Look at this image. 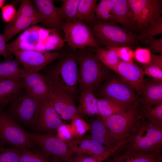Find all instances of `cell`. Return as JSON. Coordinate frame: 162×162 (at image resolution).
Here are the masks:
<instances>
[{
	"label": "cell",
	"mask_w": 162,
	"mask_h": 162,
	"mask_svg": "<svg viewBox=\"0 0 162 162\" xmlns=\"http://www.w3.org/2000/svg\"><path fill=\"white\" fill-rule=\"evenodd\" d=\"M65 42L55 30L33 26L6 46L11 53L18 50L50 51L61 49Z\"/></svg>",
	"instance_id": "cell-1"
},
{
	"label": "cell",
	"mask_w": 162,
	"mask_h": 162,
	"mask_svg": "<svg viewBox=\"0 0 162 162\" xmlns=\"http://www.w3.org/2000/svg\"><path fill=\"white\" fill-rule=\"evenodd\" d=\"M79 50L78 85L81 92L88 89L94 91L110 76L109 68L97 59L92 50L86 48Z\"/></svg>",
	"instance_id": "cell-2"
},
{
	"label": "cell",
	"mask_w": 162,
	"mask_h": 162,
	"mask_svg": "<svg viewBox=\"0 0 162 162\" xmlns=\"http://www.w3.org/2000/svg\"><path fill=\"white\" fill-rule=\"evenodd\" d=\"M128 150L142 151H162V125L141 117L125 144Z\"/></svg>",
	"instance_id": "cell-3"
},
{
	"label": "cell",
	"mask_w": 162,
	"mask_h": 162,
	"mask_svg": "<svg viewBox=\"0 0 162 162\" xmlns=\"http://www.w3.org/2000/svg\"><path fill=\"white\" fill-rule=\"evenodd\" d=\"M100 98L111 101L126 110L140 107V98L129 84L119 76H110L98 88Z\"/></svg>",
	"instance_id": "cell-4"
},
{
	"label": "cell",
	"mask_w": 162,
	"mask_h": 162,
	"mask_svg": "<svg viewBox=\"0 0 162 162\" xmlns=\"http://www.w3.org/2000/svg\"><path fill=\"white\" fill-rule=\"evenodd\" d=\"M91 30L99 46L107 49L135 45L139 41L137 35L114 22L100 21L95 22Z\"/></svg>",
	"instance_id": "cell-5"
},
{
	"label": "cell",
	"mask_w": 162,
	"mask_h": 162,
	"mask_svg": "<svg viewBox=\"0 0 162 162\" xmlns=\"http://www.w3.org/2000/svg\"><path fill=\"white\" fill-rule=\"evenodd\" d=\"M49 80L55 86L74 97L78 85L77 54L66 55L61 58L52 71Z\"/></svg>",
	"instance_id": "cell-6"
},
{
	"label": "cell",
	"mask_w": 162,
	"mask_h": 162,
	"mask_svg": "<svg viewBox=\"0 0 162 162\" xmlns=\"http://www.w3.org/2000/svg\"><path fill=\"white\" fill-rule=\"evenodd\" d=\"M0 143L21 148L32 149L34 146L29 133L18 125L9 115L1 109Z\"/></svg>",
	"instance_id": "cell-7"
},
{
	"label": "cell",
	"mask_w": 162,
	"mask_h": 162,
	"mask_svg": "<svg viewBox=\"0 0 162 162\" xmlns=\"http://www.w3.org/2000/svg\"><path fill=\"white\" fill-rule=\"evenodd\" d=\"M140 117L139 107L102 118L106 128L118 143L127 140Z\"/></svg>",
	"instance_id": "cell-8"
},
{
	"label": "cell",
	"mask_w": 162,
	"mask_h": 162,
	"mask_svg": "<svg viewBox=\"0 0 162 162\" xmlns=\"http://www.w3.org/2000/svg\"><path fill=\"white\" fill-rule=\"evenodd\" d=\"M62 29L64 34L65 42L72 50H81L88 47H100L91 29L82 21L75 20L63 23Z\"/></svg>",
	"instance_id": "cell-9"
},
{
	"label": "cell",
	"mask_w": 162,
	"mask_h": 162,
	"mask_svg": "<svg viewBox=\"0 0 162 162\" xmlns=\"http://www.w3.org/2000/svg\"><path fill=\"white\" fill-rule=\"evenodd\" d=\"M29 133L32 141L39 146L44 153L58 158L63 162H69L73 153L68 143L59 138L52 132Z\"/></svg>",
	"instance_id": "cell-10"
},
{
	"label": "cell",
	"mask_w": 162,
	"mask_h": 162,
	"mask_svg": "<svg viewBox=\"0 0 162 162\" xmlns=\"http://www.w3.org/2000/svg\"><path fill=\"white\" fill-rule=\"evenodd\" d=\"M41 101L26 90L24 92L22 91L10 103V116L14 120L33 126L37 116Z\"/></svg>",
	"instance_id": "cell-11"
},
{
	"label": "cell",
	"mask_w": 162,
	"mask_h": 162,
	"mask_svg": "<svg viewBox=\"0 0 162 162\" xmlns=\"http://www.w3.org/2000/svg\"><path fill=\"white\" fill-rule=\"evenodd\" d=\"M25 72L38 71L61 56L60 52L18 50L12 53Z\"/></svg>",
	"instance_id": "cell-12"
},
{
	"label": "cell",
	"mask_w": 162,
	"mask_h": 162,
	"mask_svg": "<svg viewBox=\"0 0 162 162\" xmlns=\"http://www.w3.org/2000/svg\"><path fill=\"white\" fill-rule=\"evenodd\" d=\"M48 80L49 91L48 98L61 118L64 120H71L80 117L73 97L55 86Z\"/></svg>",
	"instance_id": "cell-13"
},
{
	"label": "cell",
	"mask_w": 162,
	"mask_h": 162,
	"mask_svg": "<svg viewBox=\"0 0 162 162\" xmlns=\"http://www.w3.org/2000/svg\"><path fill=\"white\" fill-rule=\"evenodd\" d=\"M64 123L48 98L41 101L37 116L33 126L34 129L42 133L53 132Z\"/></svg>",
	"instance_id": "cell-14"
},
{
	"label": "cell",
	"mask_w": 162,
	"mask_h": 162,
	"mask_svg": "<svg viewBox=\"0 0 162 162\" xmlns=\"http://www.w3.org/2000/svg\"><path fill=\"white\" fill-rule=\"evenodd\" d=\"M113 71L131 86L138 95H141L145 74L142 69L134 62L120 60Z\"/></svg>",
	"instance_id": "cell-15"
},
{
	"label": "cell",
	"mask_w": 162,
	"mask_h": 162,
	"mask_svg": "<svg viewBox=\"0 0 162 162\" xmlns=\"http://www.w3.org/2000/svg\"><path fill=\"white\" fill-rule=\"evenodd\" d=\"M123 146L107 158L106 162H162L161 151H134L126 147L122 149Z\"/></svg>",
	"instance_id": "cell-16"
},
{
	"label": "cell",
	"mask_w": 162,
	"mask_h": 162,
	"mask_svg": "<svg viewBox=\"0 0 162 162\" xmlns=\"http://www.w3.org/2000/svg\"><path fill=\"white\" fill-rule=\"evenodd\" d=\"M22 83L23 89L35 98L40 100L48 98L49 91L48 79L38 72H25Z\"/></svg>",
	"instance_id": "cell-17"
},
{
	"label": "cell",
	"mask_w": 162,
	"mask_h": 162,
	"mask_svg": "<svg viewBox=\"0 0 162 162\" xmlns=\"http://www.w3.org/2000/svg\"><path fill=\"white\" fill-rule=\"evenodd\" d=\"M37 9L42 18L43 24L46 28L56 31L59 34L64 23L58 12L57 7L51 0H34ZM60 35V34H59Z\"/></svg>",
	"instance_id": "cell-18"
},
{
	"label": "cell",
	"mask_w": 162,
	"mask_h": 162,
	"mask_svg": "<svg viewBox=\"0 0 162 162\" xmlns=\"http://www.w3.org/2000/svg\"><path fill=\"white\" fill-rule=\"evenodd\" d=\"M140 98L142 108L152 107L162 103V80L152 78H144L143 86Z\"/></svg>",
	"instance_id": "cell-19"
},
{
	"label": "cell",
	"mask_w": 162,
	"mask_h": 162,
	"mask_svg": "<svg viewBox=\"0 0 162 162\" xmlns=\"http://www.w3.org/2000/svg\"><path fill=\"white\" fill-rule=\"evenodd\" d=\"M73 153L97 157L103 155L108 149L94 140L91 136L74 138L67 142Z\"/></svg>",
	"instance_id": "cell-20"
},
{
	"label": "cell",
	"mask_w": 162,
	"mask_h": 162,
	"mask_svg": "<svg viewBox=\"0 0 162 162\" xmlns=\"http://www.w3.org/2000/svg\"><path fill=\"white\" fill-rule=\"evenodd\" d=\"M89 125L90 136L96 141L109 149L118 144L106 128L101 117L95 118Z\"/></svg>",
	"instance_id": "cell-21"
},
{
	"label": "cell",
	"mask_w": 162,
	"mask_h": 162,
	"mask_svg": "<svg viewBox=\"0 0 162 162\" xmlns=\"http://www.w3.org/2000/svg\"><path fill=\"white\" fill-rule=\"evenodd\" d=\"M114 9V22L122 25L124 28L130 31L136 27L134 15L128 0H112Z\"/></svg>",
	"instance_id": "cell-22"
},
{
	"label": "cell",
	"mask_w": 162,
	"mask_h": 162,
	"mask_svg": "<svg viewBox=\"0 0 162 162\" xmlns=\"http://www.w3.org/2000/svg\"><path fill=\"white\" fill-rule=\"evenodd\" d=\"M22 80L0 81V109L10 103L23 90Z\"/></svg>",
	"instance_id": "cell-23"
},
{
	"label": "cell",
	"mask_w": 162,
	"mask_h": 162,
	"mask_svg": "<svg viewBox=\"0 0 162 162\" xmlns=\"http://www.w3.org/2000/svg\"><path fill=\"white\" fill-rule=\"evenodd\" d=\"M38 23H42V21L36 17L15 16L13 19L5 27L2 35L5 42L6 43L16 34L31 26Z\"/></svg>",
	"instance_id": "cell-24"
},
{
	"label": "cell",
	"mask_w": 162,
	"mask_h": 162,
	"mask_svg": "<svg viewBox=\"0 0 162 162\" xmlns=\"http://www.w3.org/2000/svg\"><path fill=\"white\" fill-rule=\"evenodd\" d=\"M161 13L162 0H149L140 14L136 21V26L139 28L144 29L161 17Z\"/></svg>",
	"instance_id": "cell-25"
},
{
	"label": "cell",
	"mask_w": 162,
	"mask_h": 162,
	"mask_svg": "<svg viewBox=\"0 0 162 162\" xmlns=\"http://www.w3.org/2000/svg\"><path fill=\"white\" fill-rule=\"evenodd\" d=\"M94 91L92 89H88L81 92L79 99V106L77 107L80 116H99L97 108L98 98Z\"/></svg>",
	"instance_id": "cell-26"
},
{
	"label": "cell",
	"mask_w": 162,
	"mask_h": 162,
	"mask_svg": "<svg viewBox=\"0 0 162 162\" xmlns=\"http://www.w3.org/2000/svg\"><path fill=\"white\" fill-rule=\"evenodd\" d=\"M25 72L20 68L16 60L0 63V81L10 79H22Z\"/></svg>",
	"instance_id": "cell-27"
},
{
	"label": "cell",
	"mask_w": 162,
	"mask_h": 162,
	"mask_svg": "<svg viewBox=\"0 0 162 162\" xmlns=\"http://www.w3.org/2000/svg\"><path fill=\"white\" fill-rule=\"evenodd\" d=\"M97 0H80L76 19L87 23L92 22L94 19Z\"/></svg>",
	"instance_id": "cell-28"
},
{
	"label": "cell",
	"mask_w": 162,
	"mask_h": 162,
	"mask_svg": "<svg viewBox=\"0 0 162 162\" xmlns=\"http://www.w3.org/2000/svg\"><path fill=\"white\" fill-rule=\"evenodd\" d=\"M93 51L96 57L108 68L113 70L120 59L116 52L112 49L100 47Z\"/></svg>",
	"instance_id": "cell-29"
},
{
	"label": "cell",
	"mask_w": 162,
	"mask_h": 162,
	"mask_svg": "<svg viewBox=\"0 0 162 162\" xmlns=\"http://www.w3.org/2000/svg\"><path fill=\"white\" fill-rule=\"evenodd\" d=\"M80 0H62V6L57 9L64 22L72 21L76 19Z\"/></svg>",
	"instance_id": "cell-30"
},
{
	"label": "cell",
	"mask_w": 162,
	"mask_h": 162,
	"mask_svg": "<svg viewBox=\"0 0 162 162\" xmlns=\"http://www.w3.org/2000/svg\"><path fill=\"white\" fill-rule=\"evenodd\" d=\"M97 108L99 116L102 118L128 110L111 101L100 98H98Z\"/></svg>",
	"instance_id": "cell-31"
},
{
	"label": "cell",
	"mask_w": 162,
	"mask_h": 162,
	"mask_svg": "<svg viewBox=\"0 0 162 162\" xmlns=\"http://www.w3.org/2000/svg\"><path fill=\"white\" fill-rule=\"evenodd\" d=\"M145 74L152 78L162 80V56L152 54L150 63L143 67Z\"/></svg>",
	"instance_id": "cell-32"
},
{
	"label": "cell",
	"mask_w": 162,
	"mask_h": 162,
	"mask_svg": "<svg viewBox=\"0 0 162 162\" xmlns=\"http://www.w3.org/2000/svg\"><path fill=\"white\" fill-rule=\"evenodd\" d=\"M96 17L100 21L114 22V9L112 0H101L95 11Z\"/></svg>",
	"instance_id": "cell-33"
},
{
	"label": "cell",
	"mask_w": 162,
	"mask_h": 162,
	"mask_svg": "<svg viewBox=\"0 0 162 162\" xmlns=\"http://www.w3.org/2000/svg\"><path fill=\"white\" fill-rule=\"evenodd\" d=\"M50 157L42 151L23 148L19 162H48Z\"/></svg>",
	"instance_id": "cell-34"
},
{
	"label": "cell",
	"mask_w": 162,
	"mask_h": 162,
	"mask_svg": "<svg viewBox=\"0 0 162 162\" xmlns=\"http://www.w3.org/2000/svg\"><path fill=\"white\" fill-rule=\"evenodd\" d=\"M140 110L141 117L162 125V103L149 108H140Z\"/></svg>",
	"instance_id": "cell-35"
},
{
	"label": "cell",
	"mask_w": 162,
	"mask_h": 162,
	"mask_svg": "<svg viewBox=\"0 0 162 162\" xmlns=\"http://www.w3.org/2000/svg\"><path fill=\"white\" fill-rule=\"evenodd\" d=\"M117 150V147H115L106 153L97 157L73 153L69 162H103L115 153Z\"/></svg>",
	"instance_id": "cell-36"
},
{
	"label": "cell",
	"mask_w": 162,
	"mask_h": 162,
	"mask_svg": "<svg viewBox=\"0 0 162 162\" xmlns=\"http://www.w3.org/2000/svg\"><path fill=\"white\" fill-rule=\"evenodd\" d=\"M22 148L0 146V162H19Z\"/></svg>",
	"instance_id": "cell-37"
},
{
	"label": "cell",
	"mask_w": 162,
	"mask_h": 162,
	"mask_svg": "<svg viewBox=\"0 0 162 162\" xmlns=\"http://www.w3.org/2000/svg\"><path fill=\"white\" fill-rule=\"evenodd\" d=\"M19 15L36 17L40 19L42 23L43 22L42 18L40 12L30 0L22 1L15 16Z\"/></svg>",
	"instance_id": "cell-38"
},
{
	"label": "cell",
	"mask_w": 162,
	"mask_h": 162,
	"mask_svg": "<svg viewBox=\"0 0 162 162\" xmlns=\"http://www.w3.org/2000/svg\"><path fill=\"white\" fill-rule=\"evenodd\" d=\"M162 33V18L160 17L152 22L142 32L137 35L138 40L141 41L148 37H152Z\"/></svg>",
	"instance_id": "cell-39"
},
{
	"label": "cell",
	"mask_w": 162,
	"mask_h": 162,
	"mask_svg": "<svg viewBox=\"0 0 162 162\" xmlns=\"http://www.w3.org/2000/svg\"><path fill=\"white\" fill-rule=\"evenodd\" d=\"M74 138H80L83 136L90 129V125L81 117H77L71 120V124Z\"/></svg>",
	"instance_id": "cell-40"
},
{
	"label": "cell",
	"mask_w": 162,
	"mask_h": 162,
	"mask_svg": "<svg viewBox=\"0 0 162 162\" xmlns=\"http://www.w3.org/2000/svg\"><path fill=\"white\" fill-rule=\"evenodd\" d=\"M111 49L116 52L119 58L122 61L128 63L134 62V52L129 46L116 47Z\"/></svg>",
	"instance_id": "cell-41"
},
{
	"label": "cell",
	"mask_w": 162,
	"mask_h": 162,
	"mask_svg": "<svg viewBox=\"0 0 162 162\" xmlns=\"http://www.w3.org/2000/svg\"><path fill=\"white\" fill-rule=\"evenodd\" d=\"M56 130V136L65 142H68L75 137L71 125L64 123Z\"/></svg>",
	"instance_id": "cell-42"
},
{
	"label": "cell",
	"mask_w": 162,
	"mask_h": 162,
	"mask_svg": "<svg viewBox=\"0 0 162 162\" xmlns=\"http://www.w3.org/2000/svg\"><path fill=\"white\" fill-rule=\"evenodd\" d=\"M152 53L149 49L138 47L134 52V58L144 65L150 63Z\"/></svg>",
	"instance_id": "cell-43"
},
{
	"label": "cell",
	"mask_w": 162,
	"mask_h": 162,
	"mask_svg": "<svg viewBox=\"0 0 162 162\" xmlns=\"http://www.w3.org/2000/svg\"><path fill=\"white\" fill-rule=\"evenodd\" d=\"M149 1V0H128L136 22L141 11Z\"/></svg>",
	"instance_id": "cell-44"
},
{
	"label": "cell",
	"mask_w": 162,
	"mask_h": 162,
	"mask_svg": "<svg viewBox=\"0 0 162 162\" xmlns=\"http://www.w3.org/2000/svg\"><path fill=\"white\" fill-rule=\"evenodd\" d=\"M148 45L149 49L158 53H162V38H155L152 37H148L141 41Z\"/></svg>",
	"instance_id": "cell-45"
},
{
	"label": "cell",
	"mask_w": 162,
	"mask_h": 162,
	"mask_svg": "<svg viewBox=\"0 0 162 162\" xmlns=\"http://www.w3.org/2000/svg\"><path fill=\"white\" fill-rule=\"evenodd\" d=\"M16 11L12 4L6 5L2 8V17L4 21L9 23L14 17Z\"/></svg>",
	"instance_id": "cell-46"
},
{
	"label": "cell",
	"mask_w": 162,
	"mask_h": 162,
	"mask_svg": "<svg viewBox=\"0 0 162 162\" xmlns=\"http://www.w3.org/2000/svg\"><path fill=\"white\" fill-rule=\"evenodd\" d=\"M11 53L7 48L6 43L2 35L0 34V55L4 57L5 61H8L12 60Z\"/></svg>",
	"instance_id": "cell-47"
},
{
	"label": "cell",
	"mask_w": 162,
	"mask_h": 162,
	"mask_svg": "<svg viewBox=\"0 0 162 162\" xmlns=\"http://www.w3.org/2000/svg\"><path fill=\"white\" fill-rule=\"evenodd\" d=\"M48 162H63L60 159L55 156H50Z\"/></svg>",
	"instance_id": "cell-48"
},
{
	"label": "cell",
	"mask_w": 162,
	"mask_h": 162,
	"mask_svg": "<svg viewBox=\"0 0 162 162\" xmlns=\"http://www.w3.org/2000/svg\"><path fill=\"white\" fill-rule=\"evenodd\" d=\"M4 2L5 0H0V8H2L3 6Z\"/></svg>",
	"instance_id": "cell-49"
}]
</instances>
